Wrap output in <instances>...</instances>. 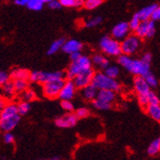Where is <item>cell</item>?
<instances>
[{
    "instance_id": "obj_1",
    "label": "cell",
    "mask_w": 160,
    "mask_h": 160,
    "mask_svg": "<svg viewBox=\"0 0 160 160\" xmlns=\"http://www.w3.org/2000/svg\"><path fill=\"white\" fill-rule=\"evenodd\" d=\"M118 63L136 77H145L149 72H151V64L145 63L141 60H133L129 56L123 54L118 57Z\"/></svg>"
},
{
    "instance_id": "obj_2",
    "label": "cell",
    "mask_w": 160,
    "mask_h": 160,
    "mask_svg": "<svg viewBox=\"0 0 160 160\" xmlns=\"http://www.w3.org/2000/svg\"><path fill=\"white\" fill-rule=\"evenodd\" d=\"M91 84L95 88L99 90H111V91H118L120 90L119 82L111 78H108L104 72H97L94 74Z\"/></svg>"
},
{
    "instance_id": "obj_3",
    "label": "cell",
    "mask_w": 160,
    "mask_h": 160,
    "mask_svg": "<svg viewBox=\"0 0 160 160\" xmlns=\"http://www.w3.org/2000/svg\"><path fill=\"white\" fill-rule=\"evenodd\" d=\"M90 69H92L91 59L87 56L82 55V57L78 61L70 63V65L66 71V73H65V77L68 80L72 81L79 74L82 73V72H85V71H88Z\"/></svg>"
},
{
    "instance_id": "obj_4",
    "label": "cell",
    "mask_w": 160,
    "mask_h": 160,
    "mask_svg": "<svg viewBox=\"0 0 160 160\" xmlns=\"http://www.w3.org/2000/svg\"><path fill=\"white\" fill-rule=\"evenodd\" d=\"M56 80H65V73L62 71H54V72H46V71H33L31 72L29 82L36 83H46L51 81Z\"/></svg>"
},
{
    "instance_id": "obj_5",
    "label": "cell",
    "mask_w": 160,
    "mask_h": 160,
    "mask_svg": "<svg viewBox=\"0 0 160 160\" xmlns=\"http://www.w3.org/2000/svg\"><path fill=\"white\" fill-rule=\"evenodd\" d=\"M99 46L101 51L107 56L119 57L120 55H122L120 42L108 36H105L100 39Z\"/></svg>"
},
{
    "instance_id": "obj_6",
    "label": "cell",
    "mask_w": 160,
    "mask_h": 160,
    "mask_svg": "<svg viewBox=\"0 0 160 160\" xmlns=\"http://www.w3.org/2000/svg\"><path fill=\"white\" fill-rule=\"evenodd\" d=\"M65 80H56L51 81L42 84V93L46 98L56 99L59 97V94L64 84Z\"/></svg>"
},
{
    "instance_id": "obj_7",
    "label": "cell",
    "mask_w": 160,
    "mask_h": 160,
    "mask_svg": "<svg viewBox=\"0 0 160 160\" xmlns=\"http://www.w3.org/2000/svg\"><path fill=\"white\" fill-rule=\"evenodd\" d=\"M140 44H141L140 38H137L135 35L128 36L125 39L122 40V42H120L121 52L123 55L130 56L138 50V48L140 47Z\"/></svg>"
},
{
    "instance_id": "obj_8",
    "label": "cell",
    "mask_w": 160,
    "mask_h": 160,
    "mask_svg": "<svg viewBox=\"0 0 160 160\" xmlns=\"http://www.w3.org/2000/svg\"><path fill=\"white\" fill-rule=\"evenodd\" d=\"M77 87L75 86L73 81L71 80H65L64 84L59 94V98L61 101H72L76 95Z\"/></svg>"
},
{
    "instance_id": "obj_9",
    "label": "cell",
    "mask_w": 160,
    "mask_h": 160,
    "mask_svg": "<svg viewBox=\"0 0 160 160\" xmlns=\"http://www.w3.org/2000/svg\"><path fill=\"white\" fill-rule=\"evenodd\" d=\"M94 74H95L94 70L90 69L88 71H85V72H82V73L79 74L72 81H73L75 86L77 87V89H82L85 86L91 84Z\"/></svg>"
},
{
    "instance_id": "obj_10",
    "label": "cell",
    "mask_w": 160,
    "mask_h": 160,
    "mask_svg": "<svg viewBox=\"0 0 160 160\" xmlns=\"http://www.w3.org/2000/svg\"><path fill=\"white\" fill-rule=\"evenodd\" d=\"M78 118L75 113H66L55 120V125L60 128H69L76 126Z\"/></svg>"
},
{
    "instance_id": "obj_11",
    "label": "cell",
    "mask_w": 160,
    "mask_h": 160,
    "mask_svg": "<svg viewBox=\"0 0 160 160\" xmlns=\"http://www.w3.org/2000/svg\"><path fill=\"white\" fill-rule=\"evenodd\" d=\"M129 26H128V23L126 22V21H122V22H119L118 24H116L112 31H111V35H112V38L115 39V40H123L125 39L128 34H129Z\"/></svg>"
},
{
    "instance_id": "obj_12",
    "label": "cell",
    "mask_w": 160,
    "mask_h": 160,
    "mask_svg": "<svg viewBox=\"0 0 160 160\" xmlns=\"http://www.w3.org/2000/svg\"><path fill=\"white\" fill-rule=\"evenodd\" d=\"M82 47H83V45L81 41H79L77 39H68V40L64 41L62 50L65 54L71 55L73 53L81 52L82 50Z\"/></svg>"
},
{
    "instance_id": "obj_13",
    "label": "cell",
    "mask_w": 160,
    "mask_h": 160,
    "mask_svg": "<svg viewBox=\"0 0 160 160\" xmlns=\"http://www.w3.org/2000/svg\"><path fill=\"white\" fill-rule=\"evenodd\" d=\"M1 121V129L5 132H11L12 130L16 128L20 121V116L16 115L12 117L5 118V119H0Z\"/></svg>"
},
{
    "instance_id": "obj_14",
    "label": "cell",
    "mask_w": 160,
    "mask_h": 160,
    "mask_svg": "<svg viewBox=\"0 0 160 160\" xmlns=\"http://www.w3.org/2000/svg\"><path fill=\"white\" fill-rule=\"evenodd\" d=\"M133 85L138 95H147L151 91V87L148 85L144 77H135L133 81Z\"/></svg>"
},
{
    "instance_id": "obj_15",
    "label": "cell",
    "mask_w": 160,
    "mask_h": 160,
    "mask_svg": "<svg viewBox=\"0 0 160 160\" xmlns=\"http://www.w3.org/2000/svg\"><path fill=\"white\" fill-rule=\"evenodd\" d=\"M16 115H18V104L14 103L12 101H8L1 112V114H0V119L12 117V116H16Z\"/></svg>"
},
{
    "instance_id": "obj_16",
    "label": "cell",
    "mask_w": 160,
    "mask_h": 160,
    "mask_svg": "<svg viewBox=\"0 0 160 160\" xmlns=\"http://www.w3.org/2000/svg\"><path fill=\"white\" fill-rule=\"evenodd\" d=\"M31 71H29L26 68H13L10 72V77L12 81L16 80H26L29 81Z\"/></svg>"
},
{
    "instance_id": "obj_17",
    "label": "cell",
    "mask_w": 160,
    "mask_h": 160,
    "mask_svg": "<svg viewBox=\"0 0 160 160\" xmlns=\"http://www.w3.org/2000/svg\"><path fill=\"white\" fill-rule=\"evenodd\" d=\"M1 91H2V97L8 102L12 100L14 98V96L17 95V92L14 90V87L12 84V82L10 81L9 82H7L6 84H4L3 86H1Z\"/></svg>"
},
{
    "instance_id": "obj_18",
    "label": "cell",
    "mask_w": 160,
    "mask_h": 160,
    "mask_svg": "<svg viewBox=\"0 0 160 160\" xmlns=\"http://www.w3.org/2000/svg\"><path fill=\"white\" fill-rule=\"evenodd\" d=\"M158 5L156 4H152L150 6H147L143 9H141L139 12H137V14H138V18L140 19V21H149L151 17H152V12L154 11V9L157 7Z\"/></svg>"
},
{
    "instance_id": "obj_19",
    "label": "cell",
    "mask_w": 160,
    "mask_h": 160,
    "mask_svg": "<svg viewBox=\"0 0 160 160\" xmlns=\"http://www.w3.org/2000/svg\"><path fill=\"white\" fill-rule=\"evenodd\" d=\"M96 99L111 105L112 102L116 99V92L111 90H99Z\"/></svg>"
},
{
    "instance_id": "obj_20",
    "label": "cell",
    "mask_w": 160,
    "mask_h": 160,
    "mask_svg": "<svg viewBox=\"0 0 160 160\" xmlns=\"http://www.w3.org/2000/svg\"><path fill=\"white\" fill-rule=\"evenodd\" d=\"M97 94H98V90L92 84L87 85L84 87V88L82 89V96L86 101L93 102L97 98Z\"/></svg>"
},
{
    "instance_id": "obj_21",
    "label": "cell",
    "mask_w": 160,
    "mask_h": 160,
    "mask_svg": "<svg viewBox=\"0 0 160 160\" xmlns=\"http://www.w3.org/2000/svg\"><path fill=\"white\" fill-rule=\"evenodd\" d=\"M91 62L96 66L102 69H106L109 66V62L108 60V58L102 54H95L91 59Z\"/></svg>"
},
{
    "instance_id": "obj_22",
    "label": "cell",
    "mask_w": 160,
    "mask_h": 160,
    "mask_svg": "<svg viewBox=\"0 0 160 160\" xmlns=\"http://www.w3.org/2000/svg\"><path fill=\"white\" fill-rule=\"evenodd\" d=\"M146 112L154 121L160 122V105H149L146 108Z\"/></svg>"
},
{
    "instance_id": "obj_23",
    "label": "cell",
    "mask_w": 160,
    "mask_h": 160,
    "mask_svg": "<svg viewBox=\"0 0 160 160\" xmlns=\"http://www.w3.org/2000/svg\"><path fill=\"white\" fill-rule=\"evenodd\" d=\"M47 0H28L26 8L31 11H41L46 5Z\"/></svg>"
},
{
    "instance_id": "obj_24",
    "label": "cell",
    "mask_w": 160,
    "mask_h": 160,
    "mask_svg": "<svg viewBox=\"0 0 160 160\" xmlns=\"http://www.w3.org/2000/svg\"><path fill=\"white\" fill-rule=\"evenodd\" d=\"M64 41L65 40L63 38H59V39H56L55 41H53L47 50V55L52 56V55H55L57 52H59L62 48Z\"/></svg>"
},
{
    "instance_id": "obj_25",
    "label": "cell",
    "mask_w": 160,
    "mask_h": 160,
    "mask_svg": "<svg viewBox=\"0 0 160 160\" xmlns=\"http://www.w3.org/2000/svg\"><path fill=\"white\" fill-rule=\"evenodd\" d=\"M14 90H16L17 94H21L23 93L25 90H27L29 88V81L26 80H16V81H12Z\"/></svg>"
},
{
    "instance_id": "obj_26",
    "label": "cell",
    "mask_w": 160,
    "mask_h": 160,
    "mask_svg": "<svg viewBox=\"0 0 160 160\" xmlns=\"http://www.w3.org/2000/svg\"><path fill=\"white\" fill-rule=\"evenodd\" d=\"M20 96H21L22 102H26V103H29V104H30L31 102H34L35 100H37L38 98L36 91L31 88H28L27 90H25L23 93L20 94Z\"/></svg>"
},
{
    "instance_id": "obj_27",
    "label": "cell",
    "mask_w": 160,
    "mask_h": 160,
    "mask_svg": "<svg viewBox=\"0 0 160 160\" xmlns=\"http://www.w3.org/2000/svg\"><path fill=\"white\" fill-rule=\"evenodd\" d=\"M62 7L65 8H81L83 7L82 0H60Z\"/></svg>"
},
{
    "instance_id": "obj_28",
    "label": "cell",
    "mask_w": 160,
    "mask_h": 160,
    "mask_svg": "<svg viewBox=\"0 0 160 160\" xmlns=\"http://www.w3.org/2000/svg\"><path fill=\"white\" fill-rule=\"evenodd\" d=\"M104 73L108 78H111V79L116 80V78H117L119 76V74H120V69H119L118 66H116V65H109L108 68L105 69Z\"/></svg>"
},
{
    "instance_id": "obj_29",
    "label": "cell",
    "mask_w": 160,
    "mask_h": 160,
    "mask_svg": "<svg viewBox=\"0 0 160 160\" xmlns=\"http://www.w3.org/2000/svg\"><path fill=\"white\" fill-rule=\"evenodd\" d=\"M147 27H148V21H142L139 26L137 27V29L134 31L135 32V36L139 38H146L147 36Z\"/></svg>"
},
{
    "instance_id": "obj_30",
    "label": "cell",
    "mask_w": 160,
    "mask_h": 160,
    "mask_svg": "<svg viewBox=\"0 0 160 160\" xmlns=\"http://www.w3.org/2000/svg\"><path fill=\"white\" fill-rule=\"evenodd\" d=\"M160 152V137L154 139L148 147V153L151 155H154Z\"/></svg>"
},
{
    "instance_id": "obj_31",
    "label": "cell",
    "mask_w": 160,
    "mask_h": 160,
    "mask_svg": "<svg viewBox=\"0 0 160 160\" xmlns=\"http://www.w3.org/2000/svg\"><path fill=\"white\" fill-rule=\"evenodd\" d=\"M31 109V105L29 103H26V102H19L18 104V112L19 116H23L26 115Z\"/></svg>"
},
{
    "instance_id": "obj_32",
    "label": "cell",
    "mask_w": 160,
    "mask_h": 160,
    "mask_svg": "<svg viewBox=\"0 0 160 160\" xmlns=\"http://www.w3.org/2000/svg\"><path fill=\"white\" fill-rule=\"evenodd\" d=\"M102 4H103L102 0H85L83 1V7L86 10H94Z\"/></svg>"
},
{
    "instance_id": "obj_33",
    "label": "cell",
    "mask_w": 160,
    "mask_h": 160,
    "mask_svg": "<svg viewBox=\"0 0 160 160\" xmlns=\"http://www.w3.org/2000/svg\"><path fill=\"white\" fill-rule=\"evenodd\" d=\"M93 107L99 110H108L110 108H111V105L110 104H108V103H105L103 101H100L98 99H95L93 102Z\"/></svg>"
},
{
    "instance_id": "obj_34",
    "label": "cell",
    "mask_w": 160,
    "mask_h": 160,
    "mask_svg": "<svg viewBox=\"0 0 160 160\" xmlns=\"http://www.w3.org/2000/svg\"><path fill=\"white\" fill-rule=\"evenodd\" d=\"M102 21H103V18L101 17H95V18H89L88 20H86L84 22V26L86 28H93L101 24Z\"/></svg>"
},
{
    "instance_id": "obj_35",
    "label": "cell",
    "mask_w": 160,
    "mask_h": 160,
    "mask_svg": "<svg viewBox=\"0 0 160 160\" xmlns=\"http://www.w3.org/2000/svg\"><path fill=\"white\" fill-rule=\"evenodd\" d=\"M145 81H146V82L148 83V85L150 87H156L158 85V81L157 79L155 78V76L151 73V72H149V73L144 77Z\"/></svg>"
},
{
    "instance_id": "obj_36",
    "label": "cell",
    "mask_w": 160,
    "mask_h": 160,
    "mask_svg": "<svg viewBox=\"0 0 160 160\" xmlns=\"http://www.w3.org/2000/svg\"><path fill=\"white\" fill-rule=\"evenodd\" d=\"M75 115L78 119H83V118L88 117L90 115V111L86 108H80L75 111Z\"/></svg>"
},
{
    "instance_id": "obj_37",
    "label": "cell",
    "mask_w": 160,
    "mask_h": 160,
    "mask_svg": "<svg viewBox=\"0 0 160 160\" xmlns=\"http://www.w3.org/2000/svg\"><path fill=\"white\" fill-rule=\"evenodd\" d=\"M141 23L139 18H138V14L137 12L133 14V17L132 18V19H130V21L128 22V26H129V29L130 30H132V31H135L137 27L139 26V24Z\"/></svg>"
},
{
    "instance_id": "obj_38",
    "label": "cell",
    "mask_w": 160,
    "mask_h": 160,
    "mask_svg": "<svg viewBox=\"0 0 160 160\" xmlns=\"http://www.w3.org/2000/svg\"><path fill=\"white\" fill-rule=\"evenodd\" d=\"M10 81H11L10 73H8V72L4 70H0V87L9 82Z\"/></svg>"
},
{
    "instance_id": "obj_39",
    "label": "cell",
    "mask_w": 160,
    "mask_h": 160,
    "mask_svg": "<svg viewBox=\"0 0 160 160\" xmlns=\"http://www.w3.org/2000/svg\"><path fill=\"white\" fill-rule=\"evenodd\" d=\"M148 101H149V105H159L160 104V100L158 98V96L153 92V91H150L148 94Z\"/></svg>"
},
{
    "instance_id": "obj_40",
    "label": "cell",
    "mask_w": 160,
    "mask_h": 160,
    "mask_svg": "<svg viewBox=\"0 0 160 160\" xmlns=\"http://www.w3.org/2000/svg\"><path fill=\"white\" fill-rule=\"evenodd\" d=\"M61 107L69 113L74 110V104L72 103V101H61Z\"/></svg>"
},
{
    "instance_id": "obj_41",
    "label": "cell",
    "mask_w": 160,
    "mask_h": 160,
    "mask_svg": "<svg viewBox=\"0 0 160 160\" xmlns=\"http://www.w3.org/2000/svg\"><path fill=\"white\" fill-rule=\"evenodd\" d=\"M155 34V23L152 20L148 21V27H147V36L146 38H152Z\"/></svg>"
},
{
    "instance_id": "obj_42",
    "label": "cell",
    "mask_w": 160,
    "mask_h": 160,
    "mask_svg": "<svg viewBox=\"0 0 160 160\" xmlns=\"http://www.w3.org/2000/svg\"><path fill=\"white\" fill-rule=\"evenodd\" d=\"M46 5L49 9H52V10H59L62 8L60 0H47Z\"/></svg>"
},
{
    "instance_id": "obj_43",
    "label": "cell",
    "mask_w": 160,
    "mask_h": 160,
    "mask_svg": "<svg viewBox=\"0 0 160 160\" xmlns=\"http://www.w3.org/2000/svg\"><path fill=\"white\" fill-rule=\"evenodd\" d=\"M138 103L141 107L147 108L149 106V101L147 95H138Z\"/></svg>"
},
{
    "instance_id": "obj_44",
    "label": "cell",
    "mask_w": 160,
    "mask_h": 160,
    "mask_svg": "<svg viewBox=\"0 0 160 160\" xmlns=\"http://www.w3.org/2000/svg\"><path fill=\"white\" fill-rule=\"evenodd\" d=\"M3 141L6 144H12L14 141V136L12 132H5L3 135Z\"/></svg>"
},
{
    "instance_id": "obj_45",
    "label": "cell",
    "mask_w": 160,
    "mask_h": 160,
    "mask_svg": "<svg viewBox=\"0 0 160 160\" xmlns=\"http://www.w3.org/2000/svg\"><path fill=\"white\" fill-rule=\"evenodd\" d=\"M151 18H152V21H157V20L160 19V6H157V7L154 9V11H153L152 13Z\"/></svg>"
},
{
    "instance_id": "obj_46",
    "label": "cell",
    "mask_w": 160,
    "mask_h": 160,
    "mask_svg": "<svg viewBox=\"0 0 160 160\" xmlns=\"http://www.w3.org/2000/svg\"><path fill=\"white\" fill-rule=\"evenodd\" d=\"M152 60V56L151 53H146L142 57V59H141L142 62H144L145 63H148V64H151Z\"/></svg>"
},
{
    "instance_id": "obj_47",
    "label": "cell",
    "mask_w": 160,
    "mask_h": 160,
    "mask_svg": "<svg viewBox=\"0 0 160 160\" xmlns=\"http://www.w3.org/2000/svg\"><path fill=\"white\" fill-rule=\"evenodd\" d=\"M69 56H70L71 62H76V61H78L80 59V58L82 57V54H81V52H78V53H73V54H71Z\"/></svg>"
},
{
    "instance_id": "obj_48",
    "label": "cell",
    "mask_w": 160,
    "mask_h": 160,
    "mask_svg": "<svg viewBox=\"0 0 160 160\" xmlns=\"http://www.w3.org/2000/svg\"><path fill=\"white\" fill-rule=\"evenodd\" d=\"M27 1H28V0H16V1H13V3L16 4L17 6H20V7H26Z\"/></svg>"
},
{
    "instance_id": "obj_49",
    "label": "cell",
    "mask_w": 160,
    "mask_h": 160,
    "mask_svg": "<svg viewBox=\"0 0 160 160\" xmlns=\"http://www.w3.org/2000/svg\"><path fill=\"white\" fill-rule=\"evenodd\" d=\"M6 103H7V101L1 95H0V114H1V112H2V110H3V108H4L5 105H6Z\"/></svg>"
},
{
    "instance_id": "obj_50",
    "label": "cell",
    "mask_w": 160,
    "mask_h": 160,
    "mask_svg": "<svg viewBox=\"0 0 160 160\" xmlns=\"http://www.w3.org/2000/svg\"><path fill=\"white\" fill-rule=\"evenodd\" d=\"M50 160H61L59 157H54V158H52V159H50Z\"/></svg>"
},
{
    "instance_id": "obj_51",
    "label": "cell",
    "mask_w": 160,
    "mask_h": 160,
    "mask_svg": "<svg viewBox=\"0 0 160 160\" xmlns=\"http://www.w3.org/2000/svg\"><path fill=\"white\" fill-rule=\"evenodd\" d=\"M0 130H1V121H0Z\"/></svg>"
},
{
    "instance_id": "obj_52",
    "label": "cell",
    "mask_w": 160,
    "mask_h": 160,
    "mask_svg": "<svg viewBox=\"0 0 160 160\" xmlns=\"http://www.w3.org/2000/svg\"><path fill=\"white\" fill-rule=\"evenodd\" d=\"M38 160H45V159H38Z\"/></svg>"
}]
</instances>
